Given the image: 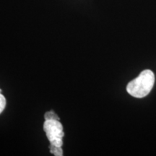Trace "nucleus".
Returning a JSON list of instances; mask_svg holds the SVG:
<instances>
[{
  "instance_id": "obj_4",
  "label": "nucleus",
  "mask_w": 156,
  "mask_h": 156,
  "mask_svg": "<svg viewBox=\"0 0 156 156\" xmlns=\"http://www.w3.org/2000/svg\"><path fill=\"white\" fill-rule=\"evenodd\" d=\"M45 120H58L59 121V117L53 111L47 112L44 114Z\"/></svg>"
},
{
  "instance_id": "obj_1",
  "label": "nucleus",
  "mask_w": 156,
  "mask_h": 156,
  "mask_svg": "<svg viewBox=\"0 0 156 156\" xmlns=\"http://www.w3.org/2000/svg\"><path fill=\"white\" fill-rule=\"evenodd\" d=\"M155 83V75L151 70L142 71L140 75L129 82L126 86V90L132 96L144 98L151 93Z\"/></svg>"
},
{
  "instance_id": "obj_3",
  "label": "nucleus",
  "mask_w": 156,
  "mask_h": 156,
  "mask_svg": "<svg viewBox=\"0 0 156 156\" xmlns=\"http://www.w3.org/2000/svg\"><path fill=\"white\" fill-rule=\"evenodd\" d=\"M50 152L51 153L54 154L56 156H62L63 155V151H62V147L59 146L54 145L51 144L50 145Z\"/></svg>"
},
{
  "instance_id": "obj_5",
  "label": "nucleus",
  "mask_w": 156,
  "mask_h": 156,
  "mask_svg": "<svg viewBox=\"0 0 156 156\" xmlns=\"http://www.w3.org/2000/svg\"><path fill=\"white\" fill-rule=\"evenodd\" d=\"M6 104H7V101H6V98L4 95L0 93V114L4 112L5 109Z\"/></svg>"
},
{
  "instance_id": "obj_2",
  "label": "nucleus",
  "mask_w": 156,
  "mask_h": 156,
  "mask_svg": "<svg viewBox=\"0 0 156 156\" xmlns=\"http://www.w3.org/2000/svg\"><path fill=\"white\" fill-rule=\"evenodd\" d=\"M44 130L51 145L62 147L64 135L63 126L58 120H45Z\"/></svg>"
}]
</instances>
